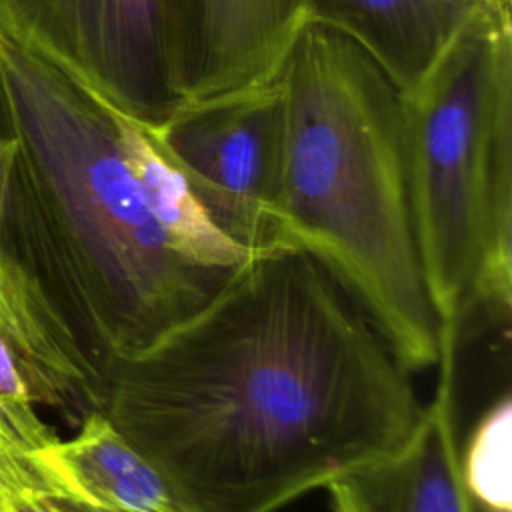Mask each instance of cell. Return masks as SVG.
I'll return each instance as SVG.
<instances>
[{
	"label": "cell",
	"mask_w": 512,
	"mask_h": 512,
	"mask_svg": "<svg viewBox=\"0 0 512 512\" xmlns=\"http://www.w3.org/2000/svg\"><path fill=\"white\" fill-rule=\"evenodd\" d=\"M168 0H0V32L116 110L158 128L180 106Z\"/></svg>",
	"instance_id": "8992f818"
},
{
	"label": "cell",
	"mask_w": 512,
	"mask_h": 512,
	"mask_svg": "<svg viewBox=\"0 0 512 512\" xmlns=\"http://www.w3.org/2000/svg\"><path fill=\"white\" fill-rule=\"evenodd\" d=\"M32 496H46L32 450L0 416V512H18Z\"/></svg>",
	"instance_id": "5bb4252c"
},
{
	"label": "cell",
	"mask_w": 512,
	"mask_h": 512,
	"mask_svg": "<svg viewBox=\"0 0 512 512\" xmlns=\"http://www.w3.org/2000/svg\"><path fill=\"white\" fill-rule=\"evenodd\" d=\"M482 0H312L310 22L356 40L400 90L430 66Z\"/></svg>",
	"instance_id": "8fae6325"
},
{
	"label": "cell",
	"mask_w": 512,
	"mask_h": 512,
	"mask_svg": "<svg viewBox=\"0 0 512 512\" xmlns=\"http://www.w3.org/2000/svg\"><path fill=\"white\" fill-rule=\"evenodd\" d=\"M152 132L220 230L254 252L292 248L280 214L284 98L278 74L186 102Z\"/></svg>",
	"instance_id": "5b68a950"
},
{
	"label": "cell",
	"mask_w": 512,
	"mask_h": 512,
	"mask_svg": "<svg viewBox=\"0 0 512 512\" xmlns=\"http://www.w3.org/2000/svg\"><path fill=\"white\" fill-rule=\"evenodd\" d=\"M58 506L60 512H100V510H94V508H88L84 504H76V502H70V500H56L52 498Z\"/></svg>",
	"instance_id": "e0dca14e"
},
{
	"label": "cell",
	"mask_w": 512,
	"mask_h": 512,
	"mask_svg": "<svg viewBox=\"0 0 512 512\" xmlns=\"http://www.w3.org/2000/svg\"><path fill=\"white\" fill-rule=\"evenodd\" d=\"M456 338L440 328L436 392L408 436L326 486L332 512H474L458 466Z\"/></svg>",
	"instance_id": "ba28073f"
},
{
	"label": "cell",
	"mask_w": 512,
	"mask_h": 512,
	"mask_svg": "<svg viewBox=\"0 0 512 512\" xmlns=\"http://www.w3.org/2000/svg\"><path fill=\"white\" fill-rule=\"evenodd\" d=\"M36 406L58 410L78 424L100 410L88 378L44 326L32 298L0 258V416L32 452L58 438Z\"/></svg>",
	"instance_id": "9c48e42d"
},
{
	"label": "cell",
	"mask_w": 512,
	"mask_h": 512,
	"mask_svg": "<svg viewBox=\"0 0 512 512\" xmlns=\"http://www.w3.org/2000/svg\"><path fill=\"white\" fill-rule=\"evenodd\" d=\"M100 412L192 512H278L398 446L410 370L310 254H252L106 374Z\"/></svg>",
	"instance_id": "6da1fadb"
},
{
	"label": "cell",
	"mask_w": 512,
	"mask_h": 512,
	"mask_svg": "<svg viewBox=\"0 0 512 512\" xmlns=\"http://www.w3.org/2000/svg\"><path fill=\"white\" fill-rule=\"evenodd\" d=\"M18 150L0 258L102 406L108 370L200 308L232 270L168 242L128 160L122 112L0 32Z\"/></svg>",
	"instance_id": "7a4b0ae2"
},
{
	"label": "cell",
	"mask_w": 512,
	"mask_h": 512,
	"mask_svg": "<svg viewBox=\"0 0 512 512\" xmlns=\"http://www.w3.org/2000/svg\"><path fill=\"white\" fill-rule=\"evenodd\" d=\"M310 8L312 0H168L170 66L182 104L272 80Z\"/></svg>",
	"instance_id": "52a82bcc"
},
{
	"label": "cell",
	"mask_w": 512,
	"mask_h": 512,
	"mask_svg": "<svg viewBox=\"0 0 512 512\" xmlns=\"http://www.w3.org/2000/svg\"><path fill=\"white\" fill-rule=\"evenodd\" d=\"M460 478L482 512H512V398L500 394L458 452Z\"/></svg>",
	"instance_id": "4fadbf2b"
},
{
	"label": "cell",
	"mask_w": 512,
	"mask_h": 512,
	"mask_svg": "<svg viewBox=\"0 0 512 512\" xmlns=\"http://www.w3.org/2000/svg\"><path fill=\"white\" fill-rule=\"evenodd\" d=\"M18 512H60L56 502L48 496H32L28 498Z\"/></svg>",
	"instance_id": "2e32d148"
},
{
	"label": "cell",
	"mask_w": 512,
	"mask_h": 512,
	"mask_svg": "<svg viewBox=\"0 0 512 512\" xmlns=\"http://www.w3.org/2000/svg\"><path fill=\"white\" fill-rule=\"evenodd\" d=\"M404 174L424 286L440 328L512 310V10L482 0L402 90Z\"/></svg>",
	"instance_id": "277c9868"
},
{
	"label": "cell",
	"mask_w": 512,
	"mask_h": 512,
	"mask_svg": "<svg viewBox=\"0 0 512 512\" xmlns=\"http://www.w3.org/2000/svg\"><path fill=\"white\" fill-rule=\"evenodd\" d=\"M122 134L148 208L180 256L206 268L234 270L258 254L216 226L150 126L122 112Z\"/></svg>",
	"instance_id": "7c38bea8"
},
{
	"label": "cell",
	"mask_w": 512,
	"mask_h": 512,
	"mask_svg": "<svg viewBox=\"0 0 512 512\" xmlns=\"http://www.w3.org/2000/svg\"><path fill=\"white\" fill-rule=\"evenodd\" d=\"M16 150H18V128H16L12 98H10V90H8L2 56H0V216H2L8 172H10L12 160L16 156Z\"/></svg>",
	"instance_id": "9a60e30c"
},
{
	"label": "cell",
	"mask_w": 512,
	"mask_h": 512,
	"mask_svg": "<svg viewBox=\"0 0 512 512\" xmlns=\"http://www.w3.org/2000/svg\"><path fill=\"white\" fill-rule=\"evenodd\" d=\"M46 496L100 512H192L158 470L94 410L68 440L32 452Z\"/></svg>",
	"instance_id": "30bf717a"
},
{
	"label": "cell",
	"mask_w": 512,
	"mask_h": 512,
	"mask_svg": "<svg viewBox=\"0 0 512 512\" xmlns=\"http://www.w3.org/2000/svg\"><path fill=\"white\" fill-rule=\"evenodd\" d=\"M280 214L410 370L438 364L440 324L418 260L404 174L402 90L350 36L308 22L278 72Z\"/></svg>",
	"instance_id": "3957f363"
}]
</instances>
